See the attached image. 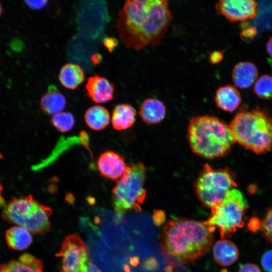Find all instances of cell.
<instances>
[{"label": "cell", "mask_w": 272, "mask_h": 272, "mask_svg": "<svg viewBox=\"0 0 272 272\" xmlns=\"http://www.w3.org/2000/svg\"><path fill=\"white\" fill-rule=\"evenodd\" d=\"M172 20L166 0H128L118 13L115 27L126 47L140 51L160 44Z\"/></svg>", "instance_id": "obj_1"}, {"label": "cell", "mask_w": 272, "mask_h": 272, "mask_svg": "<svg viewBox=\"0 0 272 272\" xmlns=\"http://www.w3.org/2000/svg\"><path fill=\"white\" fill-rule=\"evenodd\" d=\"M215 230L205 222L185 219L170 220L161 232V247L173 258L183 262L191 261L210 250Z\"/></svg>", "instance_id": "obj_2"}, {"label": "cell", "mask_w": 272, "mask_h": 272, "mask_svg": "<svg viewBox=\"0 0 272 272\" xmlns=\"http://www.w3.org/2000/svg\"><path fill=\"white\" fill-rule=\"evenodd\" d=\"M187 139L194 153L209 159L224 156L235 142L230 126L217 117L210 115L190 119Z\"/></svg>", "instance_id": "obj_3"}, {"label": "cell", "mask_w": 272, "mask_h": 272, "mask_svg": "<svg viewBox=\"0 0 272 272\" xmlns=\"http://www.w3.org/2000/svg\"><path fill=\"white\" fill-rule=\"evenodd\" d=\"M235 141L257 154L272 148V119L259 109L242 110L229 125Z\"/></svg>", "instance_id": "obj_4"}, {"label": "cell", "mask_w": 272, "mask_h": 272, "mask_svg": "<svg viewBox=\"0 0 272 272\" xmlns=\"http://www.w3.org/2000/svg\"><path fill=\"white\" fill-rule=\"evenodd\" d=\"M51 209L31 194L13 198L3 207V219L33 234H43L50 229Z\"/></svg>", "instance_id": "obj_5"}, {"label": "cell", "mask_w": 272, "mask_h": 272, "mask_svg": "<svg viewBox=\"0 0 272 272\" xmlns=\"http://www.w3.org/2000/svg\"><path fill=\"white\" fill-rule=\"evenodd\" d=\"M146 168L140 162L126 166L122 176L112 191V203L116 212L122 215L128 211H140L146 196L144 188Z\"/></svg>", "instance_id": "obj_6"}, {"label": "cell", "mask_w": 272, "mask_h": 272, "mask_svg": "<svg viewBox=\"0 0 272 272\" xmlns=\"http://www.w3.org/2000/svg\"><path fill=\"white\" fill-rule=\"evenodd\" d=\"M248 203L240 191L230 189L223 200L211 209V216L205 223L219 230L222 239L231 237L237 229L244 224L243 216Z\"/></svg>", "instance_id": "obj_7"}, {"label": "cell", "mask_w": 272, "mask_h": 272, "mask_svg": "<svg viewBox=\"0 0 272 272\" xmlns=\"http://www.w3.org/2000/svg\"><path fill=\"white\" fill-rule=\"evenodd\" d=\"M235 186L234 178L228 170L214 169L206 164L196 180L194 187L200 201L212 209L219 205Z\"/></svg>", "instance_id": "obj_8"}, {"label": "cell", "mask_w": 272, "mask_h": 272, "mask_svg": "<svg viewBox=\"0 0 272 272\" xmlns=\"http://www.w3.org/2000/svg\"><path fill=\"white\" fill-rule=\"evenodd\" d=\"M55 256L60 259V272H102L92 262L87 246L76 234L65 237Z\"/></svg>", "instance_id": "obj_9"}, {"label": "cell", "mask_w": 272, "mask_h": 272, "mask_svg": "<svg viewBox=\"0 0 272 272\" xmlns=\"http://www.w3.org/2000/svg\"><path fill=\"white\" fill-rule=\"evenodd\" d=\"M257 6L253 0H220L216 3L215 8L229 22H236L255 18Z\"/></svg>", "instance_id": "obj_10"}, {"label": "cell", "mask_w": 272, "mask_h": 272, "mask_svg": "<svg viewBox=\"0 0 272 272\" xmlns=\"http://www.w3.org/2000/svg\"><path fill=\"white\" fill-rule=\"evenodd\" d=\"M126 166L122 156L110 150L101 154L97 161L100 173L103 176L113 180L122 176Z\"/></svg>", "instance_id": "obj_11"}, {"label": "cell", "mask_w": 272, "mask_h": 272, "mask_svg": "<svg viewBox=\"0 0 272 272\" xmlns=\"http://www.w3.org/2000/svg\"><path fill=\"white\" fill-rule=\"evenodd\" d=\"M85 87L87 96L96 103H104L113 98L114 85L104 77L100 76L89 77Z\"/></svg>", "instance_id": "obj_12"}, {"label": "cell", "mask_w": 272, "mask_h": 272, "mask_svg": "<svg viewBox=\"0 0 272 272\" xmlns=\"http://www.w3.org/2000/svg\"><path fill=\"white\" fill-rule=\"evenodd\" d=\"M258 74L257 69L253 63L242 61L234 67L232 78L235 86L240 89H246L256 82Z\"/></svg>", "instance_id": "obj_13"}, {"label": "cell", "mask_w": 272, "mask_h": 272, "mask_svg": "<svg viewBox=\"0 0 272 272\" xmlns=\"http://www.w3.org/2000/svg\"><path fill=\"white\" fill-rule=\"evenodd\" d=\"M215 100L218 108L232 112L240 104L241 97L239 92L234 86L227 85L217 90Z\"/></svg>", "instance_id": "obj_14"}, {"label": "cell", "mask_w": 272, "mask_h": 272, "mask_svg": "<svg viewBox=\"0 0 272 272\" xmlns=\"http://www.w3.org/2000/svg\"><path fill=\"white\" fill-rule=\"evenodd\" d=\"M0 269L6 272H44L42 262L28 253L22 255L18 259L2 264Z\"/></svg>", "instance_id": "obj_15"}, {"label": "cell", "mask_w": 272, "mask_h": 272, "mask_svg": "<svg viewBox=\"0 0 272 272\" xmlns=\"http://www.w3.org/2000/svg\"><path fill=\"white\" fill-rule=\"evenodd\" d=\"M66 104L65 97L54 85H50L47 92L39 101L42 111L48 115H55L61 112Z\"/></svg>", "instance_id": "obj_16"}, {"label": "cell", "mask_w": 272, "mask_h": 272, "mask_svg": "<svg viewBox=\"0 0 272 272\" xmlns=\"http://www.w3.org/2000/svg\"><path fill=\"white\" fill-rule=\"evenodd\" d=\"M139 115L146 123L151 124L161 121L166 115V107L160 100L148 98L142 103Z\"/></svg>", "instance_id": "obj_17"}, {"label": "cell", "mask_w": 272, "mask_h": 272, "mask_svg": "<svg viewBox=\"0 0 272 272\" xmlns=\"http://www.w3.org/2000/svg\"><path fill=\"white\" fill-rule=\"evenodd\" d=\"M213 253L216 262L222 266L232 264L237 260L239 256L237 246L227 239L217 241L213 247Z\"/></svg>", "instance_id": "obj_18"}, {"label": "cell", "mask_w": 272, "mask_h": 272, "mask_svg": "<svg viewBox=\"0 0 272 272\" xmlns=\"http://www.w3.org/2000/svg\"><path fill=\"white\" fill-rule=\"evenodd\" d=\"M136 110L128 104H120L114 108L111 117L113 128L123 130L130 127L135 121Z\"/></svg>", "instance_id": "obj_19"}, {"label": "cell", "mask_w": 272, "mask_h": 272, "mask_svg": "<svg viewBox=\"0 0 272 272\" xmlns=\"http://www.w3.org/2000/svg\"><path fill=\"white\" fill-rule=\"evenodd\" d=\"M85 74L82 68L73 63L65 64L61 68L58 79L61 84L65 88L75 90L85 80Z\"/></svg>", "instance_id": "obj_20"}, {"label": "cell", "mask_w": 272, "mask_h": 272, "mask_svg": "<svg viewBox=\"0 0 272 272\" xmlns=\"http://www.w3.org/2000/svg\"><path fill=\"white\" fill-rule=\"evenodd\" d=\"M5 238L8 246L16 250L26 249L32 242L30 232L18 226L9 229L6 232Z\"/></svg>", "instance_id": "obj_21"}, {"label": "cell", "mask_w": 272, "mask_h": 272, "mask_svg": "<svg viewBox=\"0 0 272 272\" xmlns=\"http://www.w3.org/2000/svg\"><path fill=\"white\" fill-rule=\"evenodd\" d=\"M85 120L90 128L100 130L108 125L110 121L109 112L101 105H95L87 110L85 114Z\"/></svg>", "instance_id": "obj_22"}, {"label": "cell", "mask_w": 272, "mask_h": 272, "mask_svg": "<svg viewBox=\"0 0 272 272\" xmlns=\"http://www.w3.org/2000/svg\"><path fill=\"white\" fill-rule=\"evenodd\" d=\"M51 123L58 131L65 132L73 127L75 121L74 115L69 112H61L54 115Z\"/></svg>", "instance_id": "obj_23"}, {"label": "cell", "mask_w": 272, "mask_h": 272, "mask_svg": "<svg viewBox=\"0 0 272 272\" xmlns=\"http://www.w3.org/2000/svg\"><path fill=\"white\" fill-rule=\"evenodd\" d=\"M254 91L261 99H272V76L264 75L260 77L255 82Z\"/></svg>", "instance_id": "obj_24"}, {"label": "cell", "mask_w": 272, "mask_h": 272, "mask_svg": "<svg viewBox=\"0 0 272 272\" xmlns=\"http://www.w3.org/2000/svg\"><path fill=\"white\" fill-rule=\"evenodd\" d=\"M260 229L264 237L272 243V208L268 210L261 222Z\"/></svg>", "instance_id": "obj_25"}, {"label": "cell", "mask_w": 272, "mask_h": 272, "mask_svg": "<svg viewBox=\"0 0 272 272\" xmlns=\"http://www.w3.org/2000/svg\"><path fill=\"white\" fill-rule=\"evenodd\" d=\"M261 264L265 272H272V250H267L263 254Z\"/></svg>", "instance_id": "obj_26"}, {"label": "cell", "mask_w": 272, "mask_h": 272, "mask_svg": "<svg viewBox=\"0 0 272 272\" xmlns=\"http://www.w3.org/2000/svg\"><path fill=\"white\" fill-rule=\"evenodd\" d=\"M257 30L255 27H251L243 30L240 33V36L244 41L252 40L256 35Z\"/></svg>", "instance_id": "obj_27"}, {"label": "cell", "mask_w": 272, "mask_h": 272, "mask_svg": "<svg viewBox=\"0 0 272 272\" xmlns=\"http://www.w3.org/2000/svg\"><path fill=\"white\" fill-rule=\"evenodd\" d=\"M103 44L110 52H112L118 45V41L114 37H107L103 39Z\"/></svg>", "instance_id": "obj_28"}, {"label": "cell", "mask_w": 272, "mask_h": 272, "mask_svg": "<svg viewBox=\"0 0 272 272\" xmlns=\"http://www.w3.org/2000/svg\"><path fill=\"white\" fill-rule=\"evenodd\" d=\"M238 272H261L256 264L247 263L240 266Z\"/></svg>", "instance_id": "obj_29"}, {"label": "cell", "mask_w": 272, "mask_h": 272, "mask_svg": "<svg viewBox=\"0 0 272 272\" xmlns=\"http://www.w3.org/2000/svg\"><path fill=\"white\" fill-rule=\"evenodd\" d=\"M47 1H25L26 4L31 9L40 10L47 4Z\"/></svg>", "instance_id": "obj_30"}, {"label": "cell", "mask_w": 272, "mask_h": 272, "mask_svg": "<svg viewBox=\"0 0 272 272\" xmlns=\"http://www.w3.org/2000/svg\"><path fill=\"white\" fill-rule=\"evenodd\" d=\"M223 52L215 51L210 54L209 59L211 63L215 64L219 63L223 59Z\"/></svg>", "instance_id": "obj_31"}, {"label": "cell", "mask_w": 272, "mask_h": 272, "mask_svg": "<svg viewBox=\"0 0 272 272\" xmlns=\"http://www.w3.org/2000/svg\"><path fill=\"white\" fill-rule=\"evenodd\" d=\"M23 42L19 39L16 38L13 40L11 43V48L15 51L19 52L22 51L23 47Z\"/></svg>", "instance_id": "obj_32"}, {"label": "cell", "mask_w": 272, "mask_h": 272, "mask_svg": "<svg viewBox=\"0 0 272 272\" xmlns=\"http://www.w3.org/2000/svg\"><path fill=\"white\" fill-rule=\"evenodd\" d=\"M249 227L251 230H256L260 229L261 223H259V221L257 219H252L250 221V224Z\"/></svg>", "instance_id": "obj_33"}, {"label": "cell", "mask_w": 272, "mask_h": 272, "mask_svg": "<svg viewBox=\"0 0 272 272\" xmlns=\"http://www.w3.org/2000/svg\"><path fill=\"white\" fill-rule=\"evenodd\" d=\"M266 50L268 55L272 58V37L269 38L266 43Z\"/></svg>", "instance_id": "obj_34"}, {"label": "cell", "mask_w": 272, "mask_h": 272, "mask_svg": "<svg viewBox=\"0 0 272 272\" xmlns=\"http://www.w3.org/2000/svg\"><path fill=\"white\" fill-rule=\"evenodd\" d=\"M102 60V56L99 54H94L91 57V60L94 64L99 63Z\"/></svg>", "instance_id": "obj_35"}, {"label": "cell", "mask_w": 272, "mask_h": 272, "mask_svg": "<svg viewBox=\"0 0 272 272\" xmlns=\"http://www.w3.org/2000/svg\"><path fill=\"white\" fill-rule=\"evenodd\" d=\"M3 190L2 186L0 183V207H4L7 203L2 195V191Z\"/></svg>", "instance_id": "obj_36"}, {"label": "cell", "mask_w": 272, "mask_h": 272, "mask_svg": "<svg viewBox=\"0 0 272 272\" xmlns=\"http://www.w3.org/2000/svg\"><path fill=\"white\" fill-rule=\"evenodd\" d=\"M165 272H177V271H174L171 267H169L166 270Z\"/></svg>", "instance_id": "obj_37"}, {"label": "cell", "mask_w": 272, "mask_h": 272, "mask_svg": "<svg viewBox=\"0 0 272 272\" xmlns=\"http://www.w3.org/2000/svg\"><path fill=\"white\" fill-rule=\"evenodd\" d=\"M2 12H3L2 6L1 3H0V17L2 14Z\"/></svg>", "instance_id": "obj_38"}, {"label": "cell", "mask_w": 272, "mask_h": 272, "mask_svg": "<svg viewBox=\"0 0 272 272\" xmlns=\"http://www.w3.org/2000/svg\"><path fill=\"white\" fill-rule=\"evenodd\" d=\"M3 156L2 155V154L0 153V159H1L2 158Z\"/></svg>", "instance_id": "obj_39"}, {"label": "cell", "mask_w": 272, "mask_h": 272, "mask_svg": "<svg viewBox=\"0 0 272 272\" xmlns=\"http://www.w3.org/2000/svg\"><path fill=\"white\" fill-rule=\"evenodd\" d=\"M0 272H6V271H4V270H3L0 269Z\"/></svg>", "instance_id": "obj_40"}]
</instances>
